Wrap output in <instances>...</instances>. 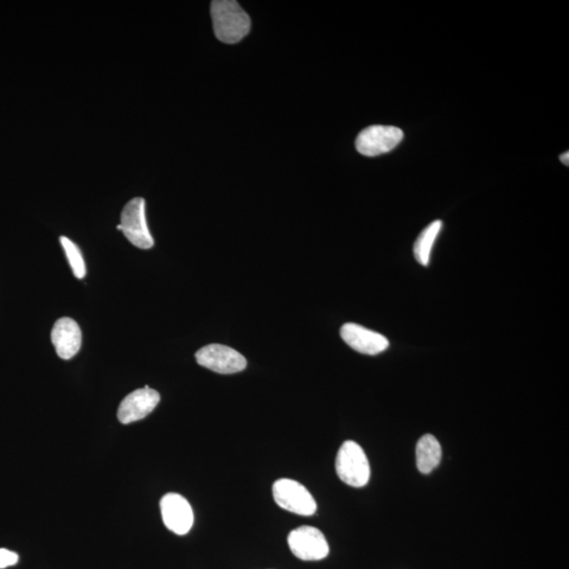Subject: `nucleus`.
I'll list each match as a JSON object with an SVG mask.
<instances>
[{"mask_svg": "<svg viewBox=\"0 0 569 569\" xmlns=\"http://www.w3.org/2000/svg\"><path fill=\"white\" fill-rule=\"evenodd\" d=\"M214 34L225 43H236L251 31V21L234 0H214L211 3Z\"/></svg>", "mask_w": 569, "mask_h": 569, "instance_id": "1", "label": "nucleus"}, {"mask_svg": "<svg viewBox=\"0 0 569 569\" xmlns=\"http://www.w3.org/2000/svg\"><path fill=\"white\" fill-rule=\"evenodd\" d=\"M336 469L338 478L351 488H360L370 479V465L365 451L355 441H346L337 452Z\"/></svg>", "mask_w": 569, "mask_h": 569, "instance_id": "2", "label": "nucleus"}, {"mask_svg": "<svg viewBox=\"0 0 569 569\" xmlns=\"http://www.w3.org/2000/svg\"><path fill=\"white\" fill-rule=\"evenodd\" d=\"M274 501L280 508L299 516H312L317 511V502L304 485L291 479H280L274 482Z\"/></svg>", "mask_w": 569, "mask_h": 569, "instance_id": "3", "label": "nucleus"}, {"mask_svg": "<svg viewBox=\"0 0 569 569\" xmlns=\"http://www.w3.org/2000/svg\"><path fill=\"white\" fill-rule=\"evenodd\" d=\"M145 208L144 198H133L121 213L120 226L131 244L140 249H150L155 245V240L147 225Z\"/></svg>", "mask_w": 569, "mask_h": 569, "instance_id": "4", "label": "nucleus"}, {"mask_svg": "<svg viewBox=\"0 0 569 569\" xmlns=\"http://www.w3.org/2000/svg\"><path fill=\"white\" fill-rule=\"evenodd\" d=\"M404 133L393 126H370L359 134L356 140V150L365 156L385 155L398 146Z\"/></svg>", "mask_w": 569, "mask_h": 569, "instance_id": "5", "label": "nucleus"}, {"mask_svg": "<svg viewBox=\"0 0 569 569\" xmlns=\"http://www.w3.org/2000/svg\"><path fill=\"white\" fill-rule=\"evenodd\" d=\"M195 357L201 366L222 375L241 373L247 367L245 356L221 344L207 345L197 351Z\"/></svg>", "mask_w": 569, "mask_h": 569, "instance_id": "6", "label": "nucleus"}, {"mask_svg": "<svg viewBox=\"0 0 569 569\" xmlns=\"http://www.w3.org/2000/svg\"><path fill=\"white\" fill-rule=\"evenodd\" d=\"M288 545L297 558L303 561H319L329 555V545L321 530L312 526H300L288 536Z\"/></svg>", "mask_w": 569, "mask_h": 569, "instance_id": "7", "label": "nucleus"}, {"mask_svg": "<svg viewBox=\"0 0 569 569\" xmlns=\"http://www.w3.org/2000/svg\"><path fill=\"white\" fill-rule=\"evenodd\" d=\"M163 521L171 532L184 536L194 526V516L191 505L183 496L178 494L165 495L161 500Z\"/></svg>", "mask_w": 569, "mask_h": 569, "instance_id": "8", "label": "nucleus"}, {"mask_svg": "<svg viewBox=\"0 0 569 569\" xmlns=\"http://www.w3.org/2000/svg\"><path fill=\"white\" fill-rule=\"evenodd\" d=\"M161 401V395L148 385L138 389L121 401L118 418L121 424H130L149 415Z\"/></svg>", "mask_w": 569, "mask_h": 569, "instance_id": "9", "label": "nucleus"}, {"mask_svg": "<svg viewBox=\"0 0 569 569\" xmlns=\"http://www.w3.org/2000/svg\"><path fill=\"white\" fill-rule=\"evenodd\" d=\"M341 337L349 347L363 355L376 356L389 347V341L379 332L354 323L342 326Z\"/></svg>", "mask_w": 569, "mask_h": 569, "instance_id": "10", "label": "nucleus"}, {"mask_svg": "<svg viewBox=\"0 0 569 569\" xmlns=\"http://www.w3.org/2000/svg\"><path fill=\"white\" fill-rule=\"evenodd\" d=\"M57 355L62 360H70L81 347V330L78 323L70 318H62L51 332Z\"/></svg>", "mask_w": 569, "mask_h": 569, "instance_id": "11", "label": "nucleus"}, {"mask_svg": "<svg viewBox=\"0 0 569 569\" xmlns=\"http://www.w3.org/2000/svg\"><path fill=\"white\" fill-rule=\"evenodd\" d=\"M415 453H417L418 469L422 474L425 475L436 469L442 458V449L439 441L431 434H425L419 440Z\"/></svg>", "mask_w": 569, "mask_h": 569, "instance_id": "12", "label": "nucleus"}, {"mask_svg": "<svg viewBox=\"0 0 569 569\" xmlns=\"http://www.w3.org/2000/svg\"><path fill=\"white\" fill-rule=\"evenodd\" d=\"M443 223L436 221L428 225L423 232L419 235V238L414 242L413 254L418 263L423 266H428L431 261V255L434 242L442 230Z\"/></svg>", "mask_w": 569, "mask_h": 569, "instance_id": "13", "label": "nucleus"}, {"mask_svg": "<svg viewBox=\"0 0 569 569\" xmlns=\"http://www.w3.org/2000/svg\"><path fill=\"white\" fill-rule=\"evenodd\" d=\"M61 242L65 252L74 276L78 279H84L86 276V265L85 261L82 259L80 248L74 244L72 241H70L66 236H61Z\"/></svg>", "mask_w": 569, "mask_h": 569, "instance_id": "14", "label": "nucleus"}, {"mask_svg": "<svg viewBox=\"0 0 569 569\" xmlns=\"http://www.w3.org/2000/svg\"><path fill=\"white\" fill-rule=\"evenodd\" d=\"M18 560L19 557L16 553L8 551L5 548H0V569L15 565Z\"/></svg>", "mask_w": 569, "mask_h": 569, "instance_id": "15", "label": "nucleus"}, {"mask_svg": "<svg viewBox=\"0 0 569 569\" xmlns=\"http://www.w3.org/2000/svg\"><path fill=\"white\" fill-rule=\"evenodd\" d=\"M560 159H561L562 163H564L565 166H568V164H569V153H568V151L564 153V155H562L560 156Z\"/></svg>", "mask_w": 569, "mask_h": 569, "instance_id": "16", "label": "nucleus"}, {"mask_svg": "<svg viewBox=\"0 0 569 569\" xmlns=\"http://www.w3.org/2000/svg\"><path fill=\"white\" fill-rule=\"evenodd\" d=\"M117 228H118V230H121L120 223H119V225H118V227H117Z\"/></svg>", "mask_w": 569, "mask_h": 569, "instance_id": "17", "label": "nucleus"}]
</instances>
